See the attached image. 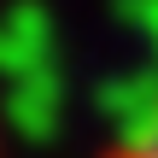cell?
<instances>
[{
	"label": "cell",
	"mask_w": 158,
	"mask_h": 158,
	"mask_svg": "<svg viewBox=\"0 0 158 158\" xmlns=\"http://www.w3.org/2000/svg\"><path fill=\"white\" fill-rule=\"evenodd\" d=\"M106 158H158V106H152V111H147V117H141Z\"/></svg>",
	"instance_id": "1"
}]
</instances>
